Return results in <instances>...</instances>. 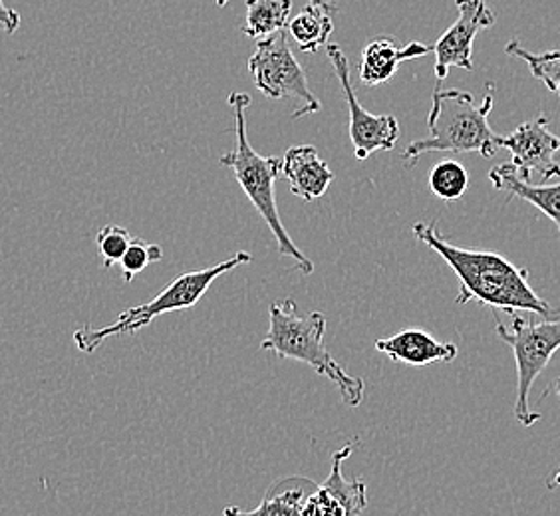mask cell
<instances>
[{
  "label": "cell",
  "mask_w": 560,
  "mask_h": 516,
  "mask_svg": "<svg viewBox=\"0 0 560 516\" xmlns=\"http://www.w3.org/2000/svg\"><path fill=\"white\" fill-rule=\"evenodd\" d=\"M226 2H229V0H217V7H219V9H223Z\"/></svg>",
  "instance_id": "obj_26"
},
{
  "label": "cell",
  "mask_w": 560,
  "mask_h": 516,
  "mask_svg": "<svg viewBox=\"0 0 560 516\" xmlns=\"http://www.w3.org/2000/svg\"><path fill=\"white\" fill-rule=\"evenodd\" d=\"M326 326L323 313L301 316L292 298L275 302L269 308V333L260 342V350L308 364L340 389V396L350 408H358L364 401L366 384L362 377L350 376L328 352L324 345Z\"/></svg>",
  "instance_id": "obj_3"
},
{
  "label": "cell",
  "mask_w": 560,
  "mask_h": 516,
  "mask_svg": "<svg viewBox=\"0 0 560 516\" xmlns=\"http://www.w3.org/2000/svg\"><path fill=\"white\" fill-rule=\"evenodd\" d=\"M352 452H354V445L348 443L340 452L332 455V471L323 483V486L335 495L345 516H360L368 505L366 483L360 479L348 481L342 473V462L352 455Z\"/></svg>",
  "instance_id": "obj_17"
},
{
  "label": "cell",
  "mask_w": 560,
  "mask_h": 516,
  "mask_svg": "<svg viewBox=\"0 0 560 516\" xmlns=\"http://www.w3.org/2000/svg\"><path fill=\"white\" fill-rule=\"evenodd\" d=\"M280 173L291 184L292 194L308 203L320 199L335 181V173L320 160L314 145H294L287 151Z\"/></svg>",
  "instance_id": "obj_12"
},
{
  "label": "cell",
  "mask_w": 560,
  "mask_h": 516,
  "mask_svg": "<svg viewBox=\"0 0 560 516\" xmlns=\"http://www.w3.org/2000/svg\"><path fill=\"white\" fill-rule=\"evenodd\" d=\"M535 316L537 314H511V326L497 320V336L513 348L517 362L515 418L523 427H533L540 421V413L530 409V387L560 348V316H539V320H535Z\"/></svg>",
  "instance_id": "obj_6"
},
{
  "label": "cell",
  "mask_w": 560,
  "mask_h": 516,
  "mask_svg": "<svg viewBox=\"0 0 560 516\" xmlns=\"http://www.w3.org/2000/svg\"><path fill=\"white\" fill-rule=\"evenodd\" d=\"M335 31L332 12L326 11L318 4H306L289 24V34L299 46V50L311 55L318 52L328 44L330 34Z\"/></svg>",
  "instance_id": "obj_16"
},
{
  "label": "cell",
  "mask_w": 560,
  "mask_h": 516,
  "mask_svg": "<svg viewBox=\"0 0 560 516\" xmlns=\"http://www.w3.org/2000/svg\"><path fill=\"white\" fill-rule=\"evenodd\" d=\"M469 187V173L455 160H443L430 173L431 194L443 201H457Z\"/></svg>",
  "instance_id": "obj_20"
},
{
  "label": "cell",
  "mask_w": 560,
  "mask_h": 516,
  "mask_svg": "<svg viewBox=\"0 0 560 516\" xmlns=\"http://www.w3.org/2000/svg\"><path fill=\"white\" fill-rule=\"evenodd\" d=\"M292 12V0H247V21L243 33L248 38H267L284 31Z\"/></svg>",
  "instance_id": "obj_18"
},
{
  "label": "cell",
  "mask_w": 560,
  "mask_h": 516,
  "mask_svg": "<svg viewBox=\"0 0 560 516\" xmlns=\"http://www.w3.org/2000/svg\"><path fill=\"white\" fill-rule=\"evenodd\" d=\"M413 235L423 245L435 250L450 265V269L459 279V294L455 302H479L481 306H491L506 314L530 313L537 316H550L552 310L549 302L542 301L533 291L528 282V270L515 267L499 253L474 250L457 247L438 231L435 223H416Z\"/></svg>",
  "instance_id": "obj_1"
},
{
  "label": "cell",
  "mask_w": 560,
  "mask_h": 516,
  "mask_svg": "<svg viewBox=\"0 0 560 516\" xmlns=\"http://www.w3.org/2000/svg\"><path fill=\"white\" fill-rule=\"evenodd\" d=\"M0 26L4 28V33L7 34L16 33V28L21 26V14L9 9V7L4 4V0H0Z\"/></svg>",
  "instance_id": "obj_23"
},
{
  "label": "cell",
  "mask_w": 560,
  "mask_h": 516,
  "mask_svg": "<svg viewBox=\"0 0 560 516\" xmlns=\"http://www.w3.org/2000/svg\"><path fill=\"white\" fill-rule=\"evenodd\" d=\"M459 16L433 44L435 52V92L442 90L443 80L450 74V68L474 70V43L477 34L495 24V12L489 9L486 0H455Z\"/></svg>",
  "instance_id": "obj_9"
},
{
  "label": "cell",
  "mask_w": 560,
  "mask_h": 516,
  "mask_svg": "<svg viewBox=\"0 0 560 516\" xmlns=\"http://www.w3.org/2000/svg\"><path fill=\"white\" fill-rule=\"evenodd\" d=\"M495 106V84L487 82L486 96L475 104L471 92L438 90L428 116L430 136L411 141L401 153L406 167H413L425 153H479L486 160L495 157L499 140L489 126V114Z\"/></svg>",
  "instance_id": "obj_2"
},
{
  "label": "cell",
  "mask_w": 560,
  "mask_h": 516,
  "mask_svg": "<svg viewBox=\"0 0 560 516\" xmlns=\"http://www.w3.org/2000/svg\"><path fill=\"white\" fill-rule=\"evenodd\" d=\"M248 70L255 78V86L270 99H299L301 106L294 109L292 119H301L323 109L320 99L308 87L299 60L292 56L287 33H275L260 38L255 55L248 60Z\"/></svg>",
  "instance_id": "obj_7"
},
{
  "label": "cell",
  "mask_w": 560,
  "mask_h": 516,
  "mask_svg": "<svg viewBox=\"0 0 560 516\" xmlns=\"http://www.w3.org/2000/svg\"><path fill=\"white\" fill-rule=\"evenodd\" d=\"M253 262V257L248 253H237L231 258H226L223 262H219L215 267L209 269L194 270L182 274L173 280L172 284H167L153 301L143 302L140 306H131L126 313L118 316V320L109 324L106 328H92L84 326L74 332V342L82 352L92 354L97 345L106 342L112 336H126V333H136L143 330L145 326H150L158 316L167 313H179L194 308L197 302L206 296L209 286L215 282L219 277H223L231 270L238 269L241 265Z\"/></svg>",
  "instance_id": "obj_5"
},
{
  "label": "cell",
  "mask_w": 560,
  "mask_h": 516,
  "mask_svg": "<svg viewBox=\"0 0 560 516\" xmlns=\"http://www.w3.org/2000/svg\"><path fill=\"white\" fill-rule=\"evenodd\" d=\"M324 48L328 60L335 66L336 78L340 82L350 112V140L354 145L355 160L364 162L376 151L394 150L399 138L398 119L389 114H370L355 97L354 87L350 82V66L342 48L338 44H326Z\"/></svg>",
  "instance_id": "obj_8"
},
{
  "label": "cell",
  "mask_w": 560,
  "mask_h": 516,
  "mask_svg": "<svg viewBox=\"0 0 560 516\" xmlns=\"http://www.w3.org/2000/svg\"><path fill=\"white\" fill-rule=\"evenodd\" d=\"M376 352L388 355L389 360L408 364L411 367H425L431 364H450L459 350L452 342H440L425 330H401L389 338L376 340Z\"/></svg>",
  "instance_id": "obj_11"
},
{
  "label": "cell",
  "mask_w": 560,
  "mask_h": 516,
  "mask_svg": "<svg viewBox=\"0 0 560 516\" xmlns=\"http://www.w3.org/2000/svg\"><path fill=\"white\" fill-rule=\"evenodd\" d=\"M308 4H318V7H323L326 11L336 12L340 9L342 0H308Z\"/></svg>",
  "instance_id": "obj_24"
},
{
  "label": "cell",
  "mask_w": 560,
  "mask_h": 516,
  "mask_svg": "<svg viewBox=\"0 0 560 516\" xmlns=\"http://www.w3.org/2000/svg\"><path fill=\"white\" fill-rule=\"evenodd\" d=\"M314 486L308 479L291 477L287 481H280L270 489L267 496L262 499L257 508L243 511L238 506H225V516H301L302 506L306 503L308 495L313 493Z\"/></svg>",
  "instance_id": "obj_15"
},
{
  "label": "cell",
  "mask_w": 560,
  "mask_h": 516,
  "mask_svg": "<svg viewBox=\"0 0 560 516\" xmlns=\"http://www.w3.org/2000/svg\"><path fill=\"white\" fill-rule=\"evenodd\" d=\"M433 52V46L411 43L408 46H398L396 38L377 36L364 46L362 64H360V80L366 86H380L389 82L398 72L404 60H413Z\"/></svg>",
  "instance_id": "obj_13"
},
{
  "label": "cell",
  "mask_w": 560,
  "mask_h": 516,
  "mask_svg": "<svg viewBox=\"0 0 560 516\" xmlns=\"http://www.w3.org/2000/svg\"><path fill=\"white\" fill-rule=\"evenodd\" d=\"M505 52L521 58L528 66L530 74L549 87L552 94L560 97V50L535 55V52H528L527 48H523L518 40H511L505 46Z\"/></svg>",
  "instance_id": "obj_19"
},
{
  "label": "cell",
  "mask_w": 560,
  "mask_h": 516,
  "mask_svg": "<svg viewBox=\"0 0 560 516\" xmlns=\"http://www.w3.org/2000/svg\"><path fill=\"white\" fill-rule=\"evenodd\" d=\"M489 181L493 184L497 191H505L509 201L523 199L527 203L535 204L540 213H545L557 225L560 235V184H528L518 175L517 167L513 163L495 165L489 172Z\"/></svg>",
  "instance_id": "obj_14"
},
{
  "label": "cell",
  "mask_w": 560,
  "mask_h": 516,
  "mask_svg": "<svg viewBox=\"0 0 560 516\" xmlns=\"http://www.w3.org/2000/svg\"><path fill=\"white\" fill-rule=\"evenodd\" d=\"M133 237L128 228L119 225L104 226L96 235L97 250L102 257L104 269L108 270L121 260L126 250L130 248Z\"/></svg>",
  "instance_id": "obj_22"
},
{
  "label": "cell",
  "mask_w": 560,
  "mask_h": 516,
  "mask_svg": "<svg viewBox=\"0 0 560 516\" xmlns=\"http://www.w3.org/2000/svg\"><path fill=\"white\" fill-rule=\"evenodd\" d=\"M229 104L235 114L237 148L225 153L219 163L233 172L241 189L247 195L248 201L259 211L262 221L269 225L270 233L277 238L280 257H291L302 274H313V260L304 257V253L294 245V241L280 221L279 207L275 199V181L280 177L282 160L272 157V155L265 157L253 150V145L248 141L247 118H245V112L250 106V96L243 92H231Z\"/></svg>",
  "instance_id": "obj_4"
},
{
  "label": "cell",
  "mask_w": 560,
  "mask_h": 516,
  "mask_svg": "<svg viewBox=\"0 0 560 516\" xmlns=\"http://www.w3.org/2000/svg\"><path fill=\"white\" fill-rule=\"evenodd\" d=\"M162 258L163 250L160 245H150V243H145L141 238H133L130 248L126 250V255L119 260L124 280L130 284L131 280L148 269L151 262H160Z\"/></svg>",
  "instance_id": "obj_21"
},
{
  "label": "cell",
  "mask_w": 560,
  "mask_h": 516,
  "mask_svg": "<svg viewBox=\"0 0 560 516\" xmlns=\"http://www.w3.org/2000/svg\"><path fill=\"white\" fill-rule=\"evenodd\" d=\"M499 148L511 151V163L528 184L533 177H539L540 184L559 179L560 163L557 155L560 153V138L550 131L547 116L528 119L513 133L501 136Z\"/></svg>",
  "instance_id": "obj_10"
},
{
  "label": "cell",
  "mask_w": 560,
  "mask_h": 516,
  "mask_svg": "<svg viewBox=\"0 0 560 516\" xmlns=\"http://www.w3.org/2000/svg\"><path fill=\"white\" fill-rule=\"evenodd\" d=\"M557 394L560 399V379L557 382ZM557 486H560V469L557 473L550 474L549 483H547V489H557Z\"/></svg>",
  "instance_id": "obj_25"
}]
</instances>
